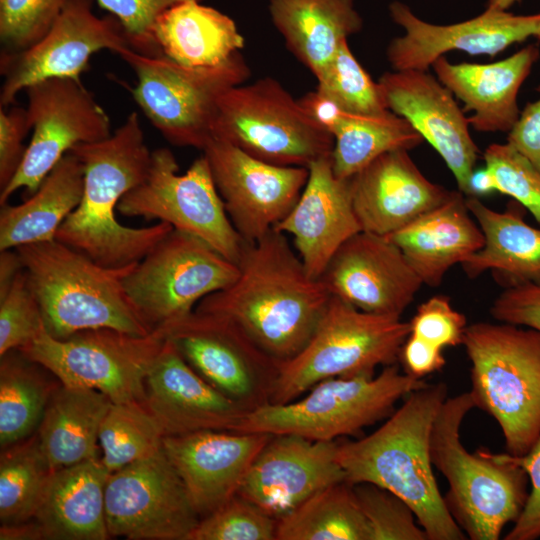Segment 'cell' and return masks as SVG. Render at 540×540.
Masks as SVG:
<instances>
[{"label": "cell", "mask_w": 540, "mask_h": 540, "mask_svg": "<svg viewBox=\"0 0 540 540\" xmlns=\"http://www.w3.org/2000/svg\"><path fill=\"white\" fill-rule=\"evenodd\" d=\"M237 265V279L195 310L229 320L279 364L288 361L310 340L331 295L275 228L245 242Z\"/></svg>", "instance_id": "6da1fadb"}, {"label": "cell", "mask_w": 540, "mask_h": 540, "mask_svg": "<svg viewBox=\"0 0 540 540\" xmlns=\"http://www.w3.org/2000/svg\"><path fill=\"white\" fill-rule=\"evenodd\" d=\"M447 398L445 383H426L409 393L373 433L337 442L336 447L345 480L352 485L372 483L399 496L412 508L428 540L467 538L451 515L432 469L431 431Z\"/></svg>", "instance_id": "7a4b0ae2"}, {"label": "cell", "mask_w": 540, "mask_h": 540, "mask_svg": "<svg viewBox=\"0 0 540 540\" xmlns=\"http://www.w3.org/2000/svg\"><path fill=\"white\" fill-rule=\"evenodd\" d=\"M69 152L83 165L84 191L55 239L105 267L139 262L173 227L157 222L134 228L116 218L120 200L145 179L151 164L138 113H130L109 137Z\"/></svg>", "instance_id": "3957f363"}, {"label": "cell", "mask_w": 540, "mask_h": 540, "mask_svg": "<svg viewBox=\"0 0 540 540\" xmlns=\"http://www.w3.org/2000/svg\"><path fill=\"white\" fill-rule=\"evenodd\" d=\"M15 249L52 337L99 328L138 336L152 332L124 288L123 279L134 264L105 267L56 239Z\"/></svg>", "instance_id": "277c9868"}, {"label": "cell", "mask_w": 540, "mask_h": 540, "mask_svg": "<svg viewBox=\"0 0 540 540\" xmlns=\"http://www.w3.org/2000/svg\"><path fill=\"white\" fill-rule=\"evenodd\" d=\"M473 408L469 391L444 401L431 431V461L448 482L444 499L465 535L472 540H497L523 509L528 476L508 453L467 451L460 428Z\"/></svg>", "instance_id": "5b68a950"}, {"label": "cell", "mask_w": 540, "mask_h": 540, "mask_svg": "<svg viewBox=\"0 0 540 540\" xmlns=\"http://www.w3.org/2000/svg\"><path fill=\"white\" fill-rule=\"evenodd\" d=\"M462 345L475 408L497 421L507 452L523 456L540 435V332L478 322L466 327Z\"/></svg>", "instance_id": "8992f818"}, {"label": "cell", "mask_w": 540, "mask_h": 540, "mask_svg": "<svg viewBox=\"0 0 540 540\" xmlns=\"http://www.w3.org/2000/svg\"><path fill=\"white\" fill-rule=\"evenodd\" d=\"M410 334L401 316L357 309L332 296L304 348L279 364L269 404H285L329 378L373 377L392 365Z\"/></svg>", "instance_id": "52a82bcc"}, {"label": "cell", "mask_w": 540, "mask_h": 540, "mask_svg": "<svg viewBox=\"0 0 540 540\" xmlns=\"http://www.w3.org/2000/svg\"><path fill=\"white\" fill-rule=\"evenodd\" d=\"M425 384L423 379L401 373L394 364L373 377L329 378L300 399L247 412L234 431L336 441L390 416L400 399Z\"/></svg>", "instance_id": "ba28073f"}, {"label": "cell", "mask_w": 540, "mask_h": 540, "mask_svg": "<svg viewBox=\"0 0 540 540\" xmlns=\"http://www.w3.org/2000/svg\"><path fill=\"white\" fill-rule=\"evenodd\" d=\"M116 54L134 71L137 81L130 91L151 124L169 143L199 150L212 138L221 95L250 76L240 52L221 64L206 67L185 66L131 47L121 48Z\"/></svg>", "instance_id": "9c48e42d"}, {"label": "cell", "mask_w": 540, "mask_h": 540, "mask_svg": "<svg viewBox=\"0 0 540 540\" xmlns=\"http://www.w3.org/2000/svg\"><path fill=\"white\" fill-rule=\"evenodd\" d=\"M211 132L212 138L280 166L308 167L333 149L331 134L269 76L226 90Z\"/></svg>", "instance_id": "30bf717a"}, {"label": "cell", "mask_w": 540, "mask_h": 540, "mask_svg": "<svg viewBox=\"0 0 540 540\" xmlns=\"http://www.w3.org/2000/svg\"><path fill=\"white\" fill-rule=\"evenodd\" d=\"M165 341L159 329L138 336L99 328L64 339L54 338L44 329L18 350L49 370L62 385L98 390L113 403L143 405L146 377Z\"/></svg>", "instance_id": "8fae6325"}, {"label": "cell", "mask_w": 540, "mask_h": 540, "mask_svg": "<svg viewBox=\"0 0 540 540\" xmlns=\"http://www.w3.org/2000/svg\"><path fill=\"white\" fill-rule=\"evenodd\" d=\"M238 275V265L207 242L173 228L130 268L123 284L139 317L154 331L190 314Z\"/></svg>", "instance_id": "7c38bea8"}, {"label": "cell", "mask_w": 540, "mask_h": 540, "mask_svg": "<svg viewBox=\"0 0 540 540\" xmlns=\"http://www.w3.org/2000/svg\"><path fill=\"white\" fill-rule=\"evenodd\" d=\"M118 212L168 223L204 240L236 264L245 245L228 217L204 154L179 173L171 150H153L145 179L123 196Z\"/></svg>", "instance_id": "4fadbf2b"}, {"label": "cell", "mask_w": 540, "mask_h": 540, "mask_svg": "<svg viewBox=\"0 0 540 540\" xmlns=\"http://www.w3.org/2000/svg\"><path fill=\"white\" fill-rule=\"evenodd\" d=\"M158 329L206 382L247 412L270 403L279 362L229 320L194 309Z\"/></svg>", "instance_id": "5bb4252c"}, {"label": "cell", "mask_w": 540, "mask_h": 540, "mask_svg": "<svg viewBox=\"0 0 540 540\" xmlns=\"http://www.w3.org/2000/svg\"><path fill=\"white\" fill-rule=\"evenodd\" d=\"M27 117L32 131L23 162L0 191V206L19 189L28 196L74 146L109 137V115L80 78H50L25 89Z\"/></svg>", "instance_id": "9a60e30c"}, {"label": "cell", "mask_w": 540, "mask_h": 540, "mask_svg": "<svg viewBox=\"0 0 540 540\" xmlns=\"http://www.w3.org/2000/svg\"><path fill=\"white\" fill-rule=\"evenodd\" d=\"M108 533L130 540H188L200 517L163 448L109 474Z\"/></svg>", "instance_id": "2e32d148"}, {"label": "cell", "mask_w": 540, "mask_h": 540, "mask_svg": "<svg viewBox=\"0 0 540 540\" xmlns=\"http://www.w3.org/2000/svg\"><path fill=\"white\" fill-rule=\"evenodd\" d=\"M130 47L123 26L113 15L100 17L92 0H70L45 35L20 51L2 50L0 105H12L32 84L50 78H80L91 56Z\"/></svg>", "instance_id": "e0dca14e"}, {"label": "cell", "mask_w": 540, "mask_h": 540, "mask_svg": "<svg viewBox=\"0 0 540 540\" xmlns=\"http://www.w3.org/2000/svg\"><path fill=\"white\" fill-rule=\"evenodd\" d=\"M202 152L231 223L248 243L287 216L308 178L307 167L271 164L217 138Z\"/></svg>", "instance_id": "ac0fdd59"}, {"label": "cell", "mask_w": 540, "mask_h": 540, "mask_svg": "<svg viewBox=\"0 0 540 540\" xmlns=\"http://www.w3.org/2000/svg\"><path fill=\"white\" fill-rule=\"evenodd\" d=\"M392 20L404 34L388 45L387 59L395 71H427L445 53L495 56L509 46L540 33V13L514 15L486 8L479 16L451 25H435L418 18L401 3L389 5Z\"/></svg>", "instance_id": "d6986e66"}, {"label": "cell", "mask_w": 540, "mask_h": 540, "mask_svg": "<svg viewBox=\"0 0 540 540\" xmlns=\"http://www.w3.org/2000/svg\"><path fill=\"white\" fill-rule=\"evenodd\" d=\"M319 280L357 309L391 316H401L423 285L392 241L363 230L339 247Z\"/></svg>", "instance_id": "ffe728a7"}, {"label": "cell", "mask_w": 540, "mask_h": 540, "mask_svg": "<svg viewBox=\"0 0 540 540\" xmlns=\"http://www.w3.org/2000/svg\"><path fill=\"white\" fill-rule=\"evenodd\" d=\"M378 83L388 110L406 119L436 150L458 190L467 195L479 150L452 92L421 70L386 72Z\"/></svg>", "instance_id": "44dd1931"}, {"label": "cell", "mask_w": 540, "mask_h": 540, "mask_svg": "<svg viewBox=\"0 0 540 540\" xmlns=\"http://www.w3.org/2000/svg\"><path fill=\"white\" fill-rule=\"evenodd\" d=\"M336 447L337 441L272 434L237 494L278 520L322 488L346 481Z\"/></svg>", "instance_id": "7402d4cb"}, {"label": "cell", "mask_w": 540, "mask_h": 540, "mask_svg": "<svg viewBox=\"0 0 540 540\" xmlns=\"http://www.w3.org/2000/svg\"><path fill=\"white\" fill-rule=\"evenodd\" d=\"M271 435L202 430L164 436L163 451L200 519L238 493L253 460Z\"/></svg>", "instance_id": "603a6c76"}, {"label": "cell", "mask_w": 540, "mask_h": 540, "mask_svg": "<svg viewBox=\"0 0 540 540\" xmlns=\"http://www.w3.org/2000/svg\"><path fill=\"white\" fill-rule=\"evenodd\" d=\"M143 406L164 436L202 430L234 431L247 413L206 382L167 338L146 377Z\"/></svg>", "instance_id": "cb8c5ba5"}, {"label": "cell", "mask_w": 540, "mask_h": 540, "mask_svg": "<svg viewBox=\"0 0 540 540\" xmlns=\"http://www.w3.org/2000/svg\"><path fill=\"white\" fill-rule=\"evenodd\" d=\"M408 151L385 152L350 178L352 204L363 231L387 237L451 195L422 174Z\"/></svg>", "instance_id": "d4e9b609"}, {"label": "cell", "mask_w": 540, "mask_h": 540, "mask_svg": "<svg viewBox=\"0 0 540 540\" xmlns=\"http://www.w3.org/2000/svg\"><path fill=\"white\" fill-rule=\"evenodd\" d=\"M307 168L299 199L275 229L292 237L307 272L319 279L339 247L362 229L352 204L350 178L336 176L331 155Z\"/></svg>", "instance_id": "484cf974"}, {"label": "cell", "mask_w": 540, "mask_h": 540, "mask_svg": "<svg viewBox=\"0 0 540 540\" xmlns=\"http://www.w3.org/2000/svg\"><path fill=\"white\" fill-rule=\"evenodd\" d=\"M540 57L530 44L502 60L487 63L449 62L439 57L432 67L437 79L472 111L469 124L479 132H509L520 110L519 89Z\"/></svg>", "instance_id": "4316f807"}, {"label": "cell", "mask_w": 540, "mask_h": 540, "mask_svg": "<svg viewBox=\"0 0 540 540\" xmlns=\"http://www.w3.org/2000/svg\"><path fill=\"white\" fill-rule=\"evenodd\" d=\"M387 238L429 287L439 286L452 266L462 264L484 245V235L459 190Z\"/></svg>", "instance_id": "83f0119b"}, {"label": "cell", "mask_w": 540, "mask_h": 540, "mask_svg": "<svg viewBox=\"0 0 540 540\" xmlns=\"http://www.w3.org/2000/svg\"><path fill=\"white\" fill-rule=\"evenodd\" d=\"M100 457L52 471L33 516L44 540H106L105 487Z\"/></svg>", "instance_id": "f1b7e54d"}, {"label": "cell", "mask_w": 540, "mask_h": 540, "mask_svg": "<svg viewBox=\"0 0 540 540\" xmlns=\"http://www.w3.org/2000/svg\"><path fill=\"white\" fill-rule=\"evenodd\" d=\"M309 114L333 138L332 168L348 179L385 152L415 148L422 136L403 117L387 110L379 114H352L339 110L315 91L299 99Z\"/></svg>", "instance_id": "f546056e"}, {"label": "cell", "mask_w": 540, "mask_h": 540, "mask_svg": "<svg viewBox=\"0 0 540 540\" xmlns=\"http://www.w3.org/2000/svg\"><path fill=\"white\" fill-rule=\"evenodd\" d=\"M466 204L484 235L482 248L461 264L466 274L492 271L508 286L540 284V228L524 221V207L514 200L499 212L475 196H466Z\"/></svg>", "instance_id": "4dcf8cb0"}, {"label": "cell", "mask_w": 540, "mask_h": 540, "mask_svg": "<svg viewBox=\"0 0 540 540\" xmlns=\"http://www.w3.org/2000/svg\"><path fill=\"white\" fill-rule=\"evenodd\" d=\"M269 13L288 49L315 77L363 25L353 0H269Z\"/></svg>", "instance_id": "1f68e13d"}, {"label": "cell", "mask_w": 540, "mask_h": 540, "mask_svg": "<svg viewBox=\"0 0 540 540\" xmlns=\"http://www.w3.org/2000/svg\"><path fill=\"white\" fill-rule=\"evenodd\" d=\"M152 38L161 55L185 66H215L245 46L234 20L200 1L178 3L155 20Z\"/></svg>", "instance_id": "d6a6232c"}, {"label": "cell", "mask_w": 540, "mask_h": 540, "mask_svg": "<svg viewBox=\"0 0 540 540\" xmlns=\"http://www.w3.org/2000/svg\"><path fill=\"white\" fill-rule=\"evenodd\" d=\"M83 191V165L68 152L23 203L1 206L0 251L55 240L62 223L79 205Z\"/></svg>", "instance_id": "836d02e7"}, {"label": "cell", "mask_w": 540, "mask_h": 540, "mask_svg": "<svg viewBox=\"0 0 540 540\" xmlns=\"http://www.w3.org/2000/svg\"><path fill=\"white\" fill-rule=\"evenodd\" d=\"M113 402L102 392L60 385L51 396L37 430L52 471L98 456L101 423Z\"/></svg>", "instance_id": "e575fe53"}, {"label": "cell", "mask_w": 540, "mask_h": 540, "mask_svg": "<svg viewBox=\"0 0 540 540\" xmlns=\"http://www.w3.org/2000/svg\"><path fill=\"white\" fill-rule=\"evenodd\" d=\"M0 357V445L4 449L37 432L61 383L18 349Z\"/></svg>", "instance_id": "d590c367"}, {"label": "cell", "mask_w": 540, "mask_h": 540, "mask_svg": "<svg viewBox=\"0 0 540 540\" xmlns=\"http://www.w3.org/2000/svg\"><path fill=\"white\" fill-rule=\"evenodd\" d=\"M276 540H371L353 485L322 488L277 520Z\"/></svg>", "instance_id": "8d00e7d4"}, {"label": "cell", "mask_w": 540, "mask_h": 540, "mask_svg": "<svg viewBox=\"0 0 540 540\" xmlns=\"http://www.w3.org/2000/svg\"><path fill=\"white\" fill-rule=\"evenodd\" d=\"M1 451V525L31 520L52 472L37 432Z\"/></svg>", "instance_id": "74e56055"}, {"label": "cell", "mask_w": 540, "mask_h": 540, "mask_svg": "<svg viewBox=\"0 0 540 540\" xmlns=\"http://www.w3.org/2000/svg\"><path fill=\"white\" fill-rule=\"evenodd\" d=\"M164 434L139 403H113L99 431L101 462L109 473L162 450Z\"/></svg>", "instance_id": "f35d334b"}, {"label": "cell", "mask_w": 540, "mask_h": 540, "mask_svg": "<svg viewBox=\"0 0 540 540\" xmlns=\"http://www.w3.org/2000/svg\"><path fill=\"white\" fill-rule=\"evenodd\" d=\"M315 92L341 111L352 114H379L388 110L380 85L353 55L348 40L320 73Z\"/></svg>", "instance_id": "ab89813d"}, {"label": "cell", "mask_w": 540, "mask_h": 540, "mask_svg": "<svg viewBox=\"0 0 540 540\" xmlns=\"http://www.w3.org/2000/svg\"><path fill=\"white\" fill-rule=\"evenodd\" d=\"M277 519L239 494L201 518L188 540H276Z\"/></svg>", "instance_id": "60d3db41"}, {"label": "cell", "mask_w": 540, "mask_h": 540, "mask_svg": "<svg viewBox=\"0 0 540 540\" xmlns=\"http://www.w3.org/2000/svg\"><path fill=\"white\" fill-rule=\"evenodd\" d=\"M353 489L371 540H428L412 508L399 496L372 483L353 484Z\"/></svg>", "instance_id": "b9f144b4"}, {"label": "cell", "mask_w": 540, "mask_h": 540, "mask_svg": "<svg viewBox=\"0 0 540 540\" xmlns=\"http://www.w3.org/2000/svg\"><path fill=\"white\" fill-rule=\"evenodd\" d=\"M496 191L513 198L540 223V170L508 143H494L483 155Z\"/></svg>", "instance_id": "7bdbcfd3"}, {"label": "cell", "mask_w": 540, "mask_h": 540, "mask_svg": "<svg viewBox=\"0 0 540 540\" xmlns=\"http://www.w3.org/2000/svg\"><path fill=\"white\" fill-rule=\"evenodd\" d=\"M44 329L39 303L23 268L0 296V356L27 346Z\"/></svg>", "instance_id": "ee69618b"}, {"label": "cell", "mask_w": 540, "mask_h": 540, "mask_svg": "<svg viewBox=\"0 0 540 540\" xmlns=\"http://www.w3.org/2000/svg\"><path fill=\"white\" fill-rule=\"evenodd\" d=\"M70 0H0V40L20 51L42 38Z\"/></svg>", "instance_id": "f6af8a7d"}, {"label": "cell", "mask_w": 540, "mask_h": 540, "mask_svg": "<svg viewBox=\"0 0 540 540\" xmlns=\"http://www.w3.org/2000/svg\"><path fill=\"white\" fill-rule=\"evenodd\" d=\"M409 325L410 335L443 350L462 344L467 321L447 296L436 295L418 306Z\"/></svg>", "instance_id": "bcb514c9"}, {"label": "cell", "mask_w": 540, "mask_h": 540, "mask_svg": "<svg viewBox=\"0 0 540 540\" xmlns=\"http://www.w3.org/2000/svg\"><path fill=\"white\" fill-rule=\"evenodd\" d=\"M100 7L117 18L130 47L142 54L161 55L152 38L157 17L168 8L189 0H96ZM202 2L203 0H195Z\"/></svg>", "instance_id": "7dc6e473"}, {"label": "cell", "mask_w": 540, "mask_h": 540, "mask_svg": "<svg viewBox=\"0 0 540 540\" xmlns=\"http://www.w3.org/2000/svg\"><path fill=\"white\" fill-rule=\"evenodd\" d=\"M30 131L26 108H0V191L20 168L27 150L24 139Z\"/></svg>", "instance_id": "c3c4849f"}, {"label": "cell", "mask_w": 540, "mask_h": 540, "mask_svg": "<svg viewBox=\"0 0 540 540\" xmlns=\"http://www.w3.org/2000/svg\"><path fill=\"white\" fill-rule=\"evenodd\" d=\"M490 313L499 322L540 332V284L508 286L495 299Z\"/></svg>", "instance_id": "681fc988"}, {"label": "cell", "mask_w": 540, "mask_h": 540, "mask_svg": "<svg viewBox=\"0 0 540 540\" xmlns=\"http://www.w3.org/2000/svg\"><path fill=\"white\" fill-rule=\"evenodd\" d=\"M509 456L525 470L531 483V491L513 528L504 539L535 540L540 537V435L526 454Z\"/></svg>", "instance_id": "f907efd6"}, {"label": "cell", "mask_w": 540, "mask_h": 540, "mask_svg": "<svg viewBox=\"0 0 540 540\" xmlns=\"http://www.w3.org/2000/svg\"><path fill=\"white\" fill-rule=\"evenodd\" d=\"M540 93V85L537 87ZM540 170V98L526 104L508 132L507 142Z\"/></svg>", "instance_id": "816d5d0a"}, {"label": "cell", "mask_w": 540, "mask_h": 540, "mask_svg": "<svg viewBox=\"0 0 540 540\" xmlns=\"http://www.w3.org/2000/svg\"><path fill=\"white\" fill-rule=\"evenodd\" d=\"M442 351L409 334L401 347L398 360L406 374L422 380L425 376L443 368L446 361Z\"/></svg>", "instance_id": "f5cc1de1"}, {"label": "cell", "mask_w": 540, "mask_h": 540, "mask_svg": "<svg viewBox=\"0 0 540 540\" xmlns=\"http://www.w3.org/2000/svg\"><path fill=\"white\" fill-rule=\"evenodd\" d=\"M24 268L16 249L0 251V296L4 295Z\"/></svg>", "instance_id": "db71d44e"}, {"label": "cell", "mask_w": 540, "mask_h": 540, "mask_svg": "<svg viewBox=\"0 0 540 540\" xmlns=\"http://www.w3.org/2000/svg\"><path fill=\"white\" fill-rule=\"evenodd\" d=\"M1 540H44L39 524L31 519L28 521L1 525Z\"/></svg>", "instance_id": "11a10c76"}, {"label": "cell", "mask_w": 540, "mask_h": 540, "mask_svg": "<svg viewBox=\"0 0 540 540\" xmlns=\"http://www.w3.org/2000/svg\"><path fill=\"white\" fill-rule=\"evenodd\" d=\"M496 191V186L491 173L486 167L473 171L466 196L480 197Z\"/></svg>", "instance_id": "9f6ffc18"}, {"label": "cell", "mask_w": 540, "mask_h": 540, "mask_svg": "<svg viewBox=\"0 0 540 540\" xmlns=\"http://www.w3.org/2000/svg\"><path fill=\"white\" fill-rule=\"evenodd\" d=\"M519 1L521 0H488L487 8H493V9L506 11L514 3L519 2Z\"/></svg>", "instance_id": "6f0895ef"}, {"label": "cell", "mask_w": 540, "mask_h": 540, "mask_svg": "<svg viewBox=\"0 0 540 540\" xmlns=\"http://www.w3.org/2000/svg\"><path fill=\"white\" fill-rule=\"evenodd\" d=\"M540 41V33L536 37Z\"/></svg>", "instance_id": "680465c9"}]
</instances>
